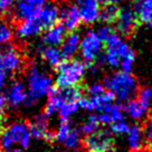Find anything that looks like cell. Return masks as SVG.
Here are the masks:
<instances>
[{
    "mask_svg": "<svg viewBox=\"0 0 152 152\" xmlns=\"http://www.w3.org/2000/svg\"><path fill=\"white\" fill-rule=\"evenodd\" d=\"M77 9L81 21L85 25H93L99 21L100 2L97 0H77Z\"/></svg>",
    "mask_w": 152,
    "mask_h": 152,
    "instance_id": "12",
    "label": "cell"
},
{
    "mask_svg": "<svg viewBox=\"0 0 152 152\" xmlns=\"http://www.w3.org/2000/svg\"><path fill=\"white\" fill-rule=\"evenodd\" d=\"M103 48V42L99 37L95 30H88L83 36L80 42V52L83 59L88 64L95 62V59L101 55Z\"/></svg>",
    "mask_w": 152,
    "mask_h": 152,
    "instance_id": "6",
    "label": "cell"
},
{
    "mask_svg": "<svg viewBox=\"0 0 152 152\" xmlns=\"http://www.w3.org/2000/svg\"><path fill=\"white\" fill-rule=\"evenodd\" d=\"M149 106L150 105L144 104L143 102H141L138 99L137 100L131 99L126 102V104L124 106V111L132 120H141L145 116L148 110H149Z\"/></svg>",
    "mask_w": 152,
    "mask_h": 152,
    "instance_id": "23",
    "label": "cell"
},
{
    "mask_svg": "<svg viewBox=\"0 0 152 152\" xmlns=\"http://www.w3.org/2000/svg\"><path fill=\"white\" fill-rule=\"evenodd\" d=\"M100 124L103 125H111L112 123L123 120V110L118 104H112L105 106L103 110L100 111V114L96 115Z\"/></svg>",
    "mask_w": 152,
    "mask_h": 152,
    "instance_id": "17",
    "label": "cell"
},
{
    "mask_svg": "<svg viewBox=\"0 0 152 152\" xmlns=\"http://www.w3.org/2000/svg\"><path fill=\"white\" fill-rule=\"evenodd\" d=\"M139 24L140 21L138 19V16L131 6L122 7L119 10V15L115 20V27L120 35H122L124 37L131 36L135 31Z\"/></svg>",
    "mask_w": 152,
    "mask_h": 152,
    "instance_id": "8",
    "label": "cell"
},
{
    "mask_svg": "<svg viewBox=\"0 0 152 152\" xmlns=\"http://www.w3.org/2000/svg\"><path fill=\"white\" fill-rule=\"evenodd\" d=\"M126 140H128V147L131 151H141L145 144L143 129L138 124H134L132 126H130L128 133H126Z\"/></svg>",
    "mask_w": 152,
    "mask_h": 152,
    "instance_id": "20",
    "label": "cell"
},
{
    "mask_svg": "<svg viewBox=\"0 0 152 152\" xmlns=\"http://www.w3.org/2000/svg\"><path fill=\"white\" fill-rule=\"evenodd\" d=\"M47 0H17L15 6V18L19 21L33 18L38 9L46 4Z\"/></svg>",
    "mask_w": 152,
    "mask_h": 152,
    "instance_id": "14",
    "label": "cell"
},
{
    "mask_svg": "<svg viewBox=\"0 0 152 152\" xmlns=\"http://www.w3.org/2000/svg\"><path fill=\"white\" fill-rule=\"evenodd\" d=\"M80 106L77 104V102H67L59 107L58 110V114L61 116V120H68L69 116L74 115V114L78 111Z\"/></svg>",
    "mask_w": 152,
    "mask_h": 152,
    "instance_id": "30",
    "label": "cell"
},
{
    "mask_svg": "<svg viewBox=\"0 0 152 152\" xmlns=\"http://www.w3.org/2000/svg\"><path fill=\"white\" fill-rule=\"evenodd\" d=\"M30 140L31 135L29 133L28 124L23 121L15 122L0 131V148L4 151L12 149L16 144H19L21 149H27Z\"/></svg>",
    "mask_w": 152,
    "mask_h": 152,
    "instance_id": "5",
    "label": "cell"
},
{
    "mask_svg": "<svg viewBox=\"0 0 152 152\" xmlns=\"http://www.w3.org/2000/svg\"><path fill=\"white\" fill-rule=\"evenodd\" d=\"M138 100H140L141 102H143L144 104L150 105L152 101V90L150 87H143L139 91L138 94Z\"/></svg>",
    "mask_w": 152,
    "mask_h": 152,
    "instance_id": "33",
    "label": "cell"
},
{
    "mask_svg": "<svg viewBox=\"0 0 152 152\" xmlns=\"http://www.w3.org/2000/svg\"><path fill=\"white\" fill-rule=\"evenodd\" d=\"M72 129L73 128L71 126V122L68 120H61L56 132H54V134H55V141L63 143L65 141V139L67 138L68 133L71 132Z\"/></svg>",
    "mask_w": 152,
    "mask_h": 152,
    "instance_id": "28",
    "label": "cell"
},
{
    "mask_svg": "<svg viewBox=\"0 0 152 152\" xmlns=\"http://www.w3.org/2000/svg\"><path fill=\"white\" fill-rule=\"evenodd\" d=\"M114 100L115 99H114L113 94L111 92H109V91H105L104 93H102L99 96H95V97L81 96L78 99V101H77V104L84 111L93 112V111H101V110H103L105 106L112 104Z\"/></svg>",
    "mask_w": 152,
    "mask_h": 152,
    "instance_id": "11",
    "label": "cell"
},
{
    "mask_svg": "<svg viewBox=\"0 0 152 152\" xmlns=\"http://www.w3.org/2000/svg\"><path fill=\"white\" fill-rule=\"evenodd\" d=\"M59 19L62 20V25L66 30L74 31L75 29H77L81 24V18H80L77 6H64L62 9H59Z\"/></svg>",
    "mask_w": 152,
    "mask_h": 152,
    "instance_id": "15",
    "label": "cell"
},
{
    "mask_svg": "<svg viewBox=\"0 0 152 152\" xmlns=\"http://www.w3.org/2000/svg\"><path fill=\"white\" fill-rule=\"evenodd\" d=\"M84 145L87 152H113L114 139L111 131L97 130L86 135Z\"/></svg>",
    "mask_w": 152,
    "mask_h": 152,
    "instance_id": "7",
    "label": "cell"
},
{
    "mask_svg": "<svg viewBox=\"0 0 152 152\" xmlns=\"http://www.w3.org/2000/svg\"><path fill=\"white\" fill-rule=\"evenodd\" d=\"M48 119L49 118L44 112L34 116L31 122L28 124L29 133L31 138L38 140L44 139L47 141H55V134L48 128Z\"/></svg>",
    "mask_w": 152,
    "mask_h": 152,
    "instance_id": "10",
    "label": "cell"
},
{
    "mask_svg": "<svg viewBox=\"0 0 152 152\" xmlns=\"http://www.w3.org/2000/svg\"><path fill=\"white\" fill-rule=\"evenodd\" d=\"M104 87L113 94L119 102H128L131 100L138 90V81L131 73L114 72L104 80Z\"/></svg>",
    "mask_w": 152,
    "mask_h": 152,
    "instance_id": "3",
    "label": "cell"
},
{
    "mask_svg": "<svg viewBox=\"0 0 152 152\" xmlns=\"http://www.w3.org/2000/svg\"><path fill=\"white\" fill-rule=\"evenodd\" d=\"M149 26H150V28L152 29V21H150V23H149Z\"/></svg>",
    "mask_w": 152,
    "mask_h": 152,
    "instance_id": "40",
    "label": "cell"
},
{
    "mask_svg": "<svg viewBox=\"0 0 152 152\" xmlns=\"http://www.w3.org/2000/svg\"><path fill=\"white\" fill-rule=\"evenodd\" d=\"M6 109H7V102H6L5 95L0 93V119L4 118L6 113Z\"/></svg>",
    "mask_w": 152,
    "mask_h": 152,
    "instance_id": "37",
    "label": "cell"
},
{
    "mask_svg": "<svg viewBox=\"0 0 152 152\" xmlns=\"http://www.w3.org/2000/svg\"><path fill=\"white\" fill-rule=\"evenodd\" d=\"M63 144L68 150H76L81 145V131L73 128L71 132L68 133L67 138L65 139V141L63 142Z\"/></svg>",
    "mask_w": 152,
    "mask_h": 152,
    "instance_id": "26",
    "label": "cell"
},
{
    "mask_svg": "<svg viewBox=\"0 0 152 152\" xmlns=\"http://www.w3.org/2000/svg\"><path fill=\"white\" fill-rule=\"evenodd\" d=\"M34 19L37 21L40 28L45 30L53 25L57 24V20L59 19V8L54 4H45L38 9L34 16Z\"/></svg>",
    "mask_w": 152,
    "mask_h": 152,
    "instance_id": "13",
    "label": "cell"
},
{
    "mask_svg": "<svg viewBox=\"0 0 152 152\" xmlns=\"http://www.w3.org/2000/svg\"><path fill=\"white\" fill-rule=\"evenodd\" d=\"M80 42L81 37L77 33L71 31L69 35H67L62 42V47H61V54H62L63 59H72L76 55V53L80 49Z\"/></svg>",
    "mask_w": 152,
    "mask_h": 152,
    "instance_id": "18",
    "label": "cell"
},
{
    "mask_svg": "<svg viewBox=\"0 0 152 152\" xmlns=\"http://www.w3.org/2000/svg\"><path fill=\"white\" fill-rule=\"evenodd\" d=\"M56 83L61 88L77 86L86 73V65L78 59H65L56 67Z\"/></svg>",
    "mask_w": 152,
    "mask_h": 152,
    "instance_id": "4",
    "label": "cell"
},
{
    "mask_svg": "<svg viewBox=\"0 0 152 152\" xmlns=\"http://www.w3.org/2000/svg\"><path fill=\"white\" fill-rule=\"evenodd\" d=\"M120 8L116 5L112 4H105V6L100 9V15H99V20L103 25H110L115 23L116 17L119 15Z\"/></svg>",
    "mask_w": 152,
    "mask_h": 152,
    "instance_id": "25",
    "label": "cell"
},
{
    "mask_svg": "<svg viewBox=\"0 0 152 152\" xmlns=\"http://www.w3.org/2000/svg\"><path fill=\"white\" fill-rule=\"evenodd\" d=\"M110 126H111V133L116 134V135H124V134H126L129 129H130L129 123L126 121H124V119L114 122Z\"/></svg>",
    "mask_w": 152,
    "mask_h": 152,
    "instance_id": "31",
    "label": "cell"
},
{
    "mask_svg": "<svg viewBox=\"0 0 152 152\" xmlns=\"http://www.w3.org/2000/svg\"><path fill=\"white\" fill-rule=\"evenodd\" d=\"M23 58L18 50L12 47H6L0 50V74H11L20 69Z\"/></svg>",
    "mask_w": 152,
    "mask_h": 152,
    "instance_id": "9",
    "label": "cell"
},
{
    "mask_svg": "<svg viewBox=\"0 0 152 152\" xmlns=\"http://www.w3.org/2000/svg\"><path fill=\"white\" fill-rule=\"evenodd\" d=\"M95 31H96V34L99 35V37L102 39L103 43H104L105 40H106L111 35H113L114 34L113 28H112L110 25H103V26H101L100 28H97V30H95Z\"/></svg>",
    "mask_w": 152,
    "mask_h": 152,
    "instance_id": "34",
    "label": "cell"
},
{
    "mask_svg": "<svg viewBox=\"0 0 152 152\" xmlns=\"http://www.w3.org/2000/svg\"><path fill=\"white\" fill-rule=\"evenodd\" d=\"M124 0H105V4H112V5H119L121 2H123Z\"/></svg>",
    "mask_w": 152,
    "mask_h": 152,
    "instance_id": "38",
    "label": "cell"
},
{
    "mask_svg": "<svg viewBox=\"0 0 152 152\" xmlns=\"http://www.w3.org/2000/svg\"><path fill=\"white\" fill-rule=\"evenodd\" d=\"M140 23L152 21V0H135L132 7Z\"/></svg>",
    "mask_w": 152,
    "mask_h": 152,
    "instance_id": "24",
    "label": "cell"
},
{
    "mask_svg": "<svg viewBox=\"0 0 152 152\" xmlns=\"http://www.w3.org/2000/svg\"><path fill=\"white\" fill-rule=\"evenodd\" d=\"M14 0H0V14H5L12 6Z\"/></svg>",
    "mask_w": 152,
    "mask_h": 152,
    "instance_id": "36",
    "label": "cell"
},
{
    "mask_svg": "<svg viewBox=\"0 0 152 152\" xmlns=\"http://www.w3.org/2000/svg\"><path fill=\"white\" fill-rule=\"evenodd\" d=\"M104 43L105 54H103V56L105 59V65L112 68L120 67L121 71L126 73L132 71L135 61V54L132 48L129 46V44L124 42L123 38L114 33Z\"/></svg>",
    "mask_w": 152,
    "mask_h": 152,
    "instance_id": "1",
    "label": "cell"
},
{
    "mask_svg": "<svg viewBox=\"0 0 152 152\" xmlns=\"http://www.w3.org/2000/svg\"><path fill=\"white\" fill-rule=\"evenodd\" d=\"M7 105L12 109H17L18 106L25 104L27 99V91L21 82H15L10 85L9 90L5 95Z\"/></svg>",
    "mask_w": 152,
    "mask_h": 152,
    "instance_id": "16",
    "label": "cell"
},
{
    "mask_svg": "<svg viewBox=\"0 0 152 152\" xmlns=\"http://www.w3.org/2000/svg\"><path fill=\"white\" fill-rule=\"evenodd\" d=\"M27 99L25 104L27 107H31L40 99L49 94L54 87V81L47 73L37 65H33L27 72Z\"/></svg>",
    "mask_w": 152,
    "mask_h": 152,
    "instance_id": "2",
    "label": "cell"
},
{
    "mask_svg": "<svg viewBox=\"0 0 152 152\" xmlns=\"http://www.w3.org/2000/svg\"><path fill=\"white\" fill-rule=\"evenodd\" d=\"M143 133H144L145 141H147V142L152 147V118H151V120L148 122L145 129L143 130Z\"/></svg>",
    "mask_w": 152,
    "mask_h": 152,
    "instance_id": "35",
    "label": "cell"
},
{
    "mask_svg": "<svg viewBox=\"0 0 152 152\" xmlns=\"http://www.w3.org/2000/svg\"><path fill=\"white\" fill-rule=\"evenodd\" d=\"M14 31L10 25L5 21L0 20V45H7L12 40Z\"/></svg>",
    "mask_w": 152,
    "mask_h": 152,
    "instance_id": "29",
    "label": "cell"
},
{
    "mask_svg": "<svg viewBox=\"0 0 152 152\" xmlns=\"http://www.w3.org/2000/svg\"><path fill=\"white\" fill-rule=\"evenodd\" d=\"M42 31H43V29L40 28V26L37 24V21L34 19V17L20 21L16 28V35L23 39L35 37V36L39 35Z\"/></svg>",
    "mask_w": 152,
    "mask_h": 152,
    "instance_id": "21",
    "label": "cell"
},
{
    "mask_svg": "<svg viewBox=\"0 0 152 152\" xmlns=\"http://www.w3.org/2000/svg\"><path fill=\"white\" fill-rule=\"evenodd\" d=\"M38 54L40 55L44 62L47 63L49 66L55 67V68L63 62L61 50L56 46H48V45L39 46L38 47Z\"/></svg>",
    "mask_w": 152,
    "mask_h": 152,
    "instance_id": "22",
    "label": "cell"
},
{
    "mask_svg": "<svg viewBox=\"0 0 152 152\" xmlns=\"http://www.w3.org/2000/svg\"><path fill=\"white\" fill-rule=\"evenodd\" d=\"M66 29L64 28L62 24H55L49 28L45 29L42 37V42L48 46H57L61 45L65 38Z\"/></svg>",
    "mask_w": 152,
    "mask_h": 152,
    "instance_id": "19",
    "label": "cell"
},
{
    "mask_svg": "<svg viewBox=\"0 0 152 152\" xmlns=\"http://www.w3.org/2000/svg\"><path fill=\"white\" fill-rule=\"evenodd\" d=\"M99 126H100V122L97 120V116L92 114L83 122L81 126V133H84L86 135L92 134L99 130Z\"/></svg>",
    "mask_w": 152,
    "mask_h": 152,
    "instance_id": "27",
    "label": "cell"
},
{
    "mask_svg": "<svg viewBox=\"0 0 152 152\" xmlns=\"http://www.w3.org/2000/svg\"><path fill=\"white\" fill-rule=\"evenodd\" d=\"M99 2H105V0H97Z\"/></svg>",
    "mask_w": 152,
    "mask_h": 152,
    "instance_id": "41",
    "label": "cell"
},
{
    "mask_svg": "<svg viewBox=\"0 0 152 152\" xmlns=\"http://www.w3.org/2000/svg\"><path fill=\"white\" fill-rule=\"evenodd\" d=\"M5 80H6V75L0 74V90L2 88V86L5 85Z\"/></svg>",
    "mask_w": 152,
    "mask_h": 152,
    "instance_id": "39",
    "label": "cell"
},
{
    "mask_svg": "<svg viewBox=\"0 0 152 152\" xmlns=\"http://www.w3.org/2000/svg\"><path fill=\"white\" fill-rule=\"evenodd\" d=\"M104 92H105L104 85L101 84V83H97V82L90 84V85L87 86V88H86L87 96H91V97L99 96V95H101L102 93H104Z\"/></svg>",
    "mask_w": 152,
    "mask_h": 152,
    "instance_id": "32",
    "label": "cell"
}]
</instances>
